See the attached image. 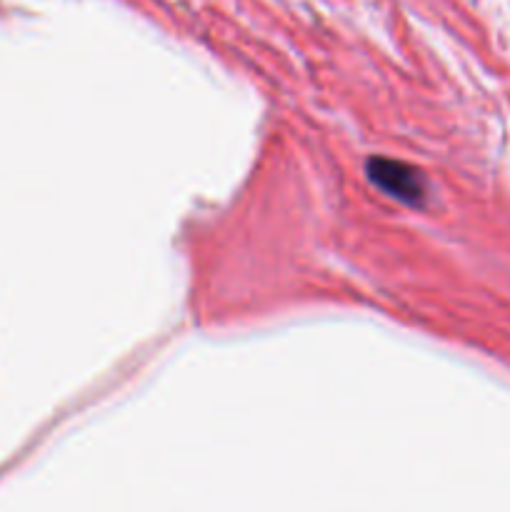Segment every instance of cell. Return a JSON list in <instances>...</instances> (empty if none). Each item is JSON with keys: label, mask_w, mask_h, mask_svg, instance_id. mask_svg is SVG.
<instances>
[{"label": "cell", "mask_w": 510, "mask_h": 512, "mask_svg": "<svg viewBox=\"0 0 510 512\" xmlns=\"http://www.w3.org/2000/svg\"><path fill=\"white\" fill-rule=\"evenodd\" d=\"M368 175L373 185H378L383 193L393 195L395 200H403V203L410 205L423 200V180H420V175L410 165L398 163V160L373 158L368 163Z\"/></svg>", "instance_id": "obj_1"}]
</instances>
